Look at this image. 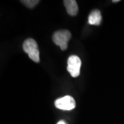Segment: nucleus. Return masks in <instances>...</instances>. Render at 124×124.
Wrapping results in <instances>:
<instances>
[{
    "label": "nucleus",
    "mask_w": 124,
    "mask_h": 124,
    "mask_svg": "<svg viewBox=\"0 0 124 124\" xmlns=\"http://www.w3.org/2000/svg\"><path fill=\"white\" fill-rule=\"evenodd\" d=\"M23 49L33 62L36 63L39 62V50L35 40L31 38L25 40L23 44Z\"/></svg>",
    "instance_id": "f257e3e1"
},
{
    "label": "nucleus",
    "mask_w": 124,
    "mask_h": 124,
    "mask_svg": "<svg viewBox=\"0 0 124 124\" xmlns=\"http://www.w3.org/2000/svg\"><path fill=\"white\" fill-rule=\"evenodd\" d=\"M71 37V33L67 30H60L56 31L53 35V42L60 47L62 50H65L68 48V42Z\"/></svg>",
    "instance_id": "f03ea898"
},
{
    "label": "nucleus",
    "mask_w": 124,
    "mask_h": 124,
    "mask_svg": "<svg viewBox=\"0 0 124 124\" xmlns=\"http://www.w3.org/2000/svg\"><path fill=\"white\" fill-rule=\"evenodd\" d=\"M81 66V61L79 57L72 55L68 58L67 70L72 77H77L79 75Z\"/></svg>",
    "instance_id": "7ed1b4c3"
},
{
    "label": "nucleus",
    "mask_w": 124,
    "mask_h": 124,
    "mask_svg": "<svg viewBox=\"0 0 124 124\" xmlns=\"http://www.w3.org/2000/svg\"><path fill=\"white\" fill-rule=\"evenodd\" d=\"M54 106L60 110H70L75 108L76 103L72 97L67 95L57 99L54 102Z\"/></svg>",
    "instance_id": "20e7f679"
},
{
    "label": "nucleus",
    "mask_w": 124,
    "mask_h": 124,
    "mask_svg": "<svg viewBox=\"0 0 124 124\" xmlns=\"http://www.w3.org/2000/svg\"><path fill=\"white\" fill-rule=\"evenodd\" d=\"M63 4L66 7L67 13L71 16H75L78 13V6L75 0H65Z\"/></svg>",
    "instance_id": "39448f33"
},
{
    "label": "nucleus",
    "mask_w": 124,
    "mask_h": 124,
    "mask_svg": "<svg viewBox=\"0 0 124 124\" xmlns=\"http://www.w3.org/2000/svg\"><path fill=\"white\" fill-rule=\"evenodd\" d=\"M102 21L101 13L99 10H93L88 16V23L90 25L99 26Z\"/></svg>",
    "instance_id": "423d86ee"
},
{
    "label": "nucleus",
    "mask_w": 124,
    "mask_h": 124,
    "mask_svg": "<svg viewBox=\"0 0 124 124\" xmlns=\"http://www.w3.org/2000/svg\"><path fill=\"white\" fill-rule=\"evenodd\" d=\"M21 2L23 4L25 5L28 8H32L39 3V1L38 0H22Z\"/></svg>",
    "instance_id": "0eeeda50"
},
{
    "label": "nucleus",
    "mask_w": 124,
    "mask_h": 124,
    "mask_svg": "<svg viewBox=\"0 0 124 124\" xmlns=\"http://www.w3.org/2000/svg\"><path fill=\"white\" fill-rule=\"evenodd\" d=\"M57 124H66L65 123V121H59L57 123Z\"/></svg>",
    "instance_id": "6e6552de"
},
{
    "label": "nucleus",
    "mask_w": 124,
    "mask_h": 124,
    "mask_svg": "<svg viewBox=\"0 0 124 124\" xmlns=\"http://www.w3.org/2000/svg\"><path fill=\"white\" fill-rule=\"evenodd\" d=\"M119 1L120 0H113V1H112L113 3H116V2H119Z\"/></svg>",
    "instance_id": "1a4fd4ad"
}]
</instances>
